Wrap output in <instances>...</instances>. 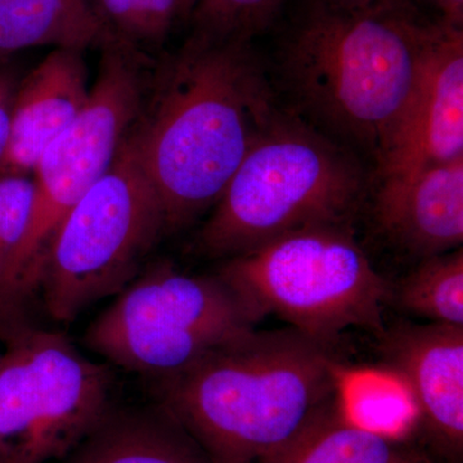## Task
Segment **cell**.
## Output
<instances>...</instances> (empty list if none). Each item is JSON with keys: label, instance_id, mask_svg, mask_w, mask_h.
I'll use <instances>...</instances> for the list:
<instances>
[{"label": "cell", "instance_id": "5", "mask_svg": "<svg viewBox=\"0 0 463 463\" xmlns=\"http://www.w3.org/2000/svg\"><path fill=\"white\" fill-rule=\"evenodd\" d=\"M218 276L261 319L279 317L326 343L350 328L379 336L386 327L392 283L374 269L352 225L291 232L227 259Z\"/></svg>", "mask_w": 463, "mask_h": 463}, {"label": "cell", "instance_id": "20", "mask_svg": "<svg viewBox=\"0 0 463 463\" xmlns=\"http://www.w3.org/2000/svg\"><path fill=\"white\" fill-rule=\"evenodd\" d=\"M33 182L30 176L0 175V298L32 213Z\"/></svg>", "mask_w": 463, "mask_h": 463}, {"label": "cell", "instance_id": "6", "mask_svg": "<svg viewBox=\"0 0 463 463\" xmlns=\"http://www.w3.org/2000/svg\"><path fill=\"white\" fill-rule=\"evenodd\" d=\"M100 48L99 76L87 105L33 169L32 213L0 298L2 318L24 316L27 300L41 286L58 228L108 172L141 116L152 75L147 57L116 41Z\"/></svg>", "mask_w": 463, "mask_h": 463}, {"label": "cell", "instance_id": "11", "mask_svg": "<svg viewBox=\"0 0 463 463\" xmlns=\"http://www.w3.org/2000/svg\"><path fill=\"white\" fill-rule=\"evenodd\" d=\"M463 158V29L441 25L379 178Z\"/></svg>", "mask_w": 463, "mask_h": 463}, {"label": "cell", "instance_id": "13", "mask_svg": "<svg viewBox=\"0 0 463 463\" xmlns=\"http://www.w3.org/2000/svg\"><path fill=\"white\" fill-rule=\"evenodd\" d=\"M83 53L54 48L20 79L0 175L30 176L43 152L81 114L90 94Z\"/></svg>", "mask_w": 463, "mask_h": 463}, {"label": "cell", "instance_id": "19", "mask_svg": "<svg viewBox=\"0 0 463 463\" xmlns=\"http://www.w3.org/2000/svg\"><path fill=\"white\" fill-rule=\"evenodd\" d=\"M286 0H197L191 35L215 42H251L281 14Z\"/></svg>", "mask_w": 463, "mask_h": 463}, {"label": "cell", "instance_id": "9", "mask_svg": "<svg viewBox=\"0 0 463 463\" xmlns=\"http://www.w3.org/2000/svg\"><path fill=\"white\" fill-rule=\"evenodd\" d=\"M2 339L0 463L60 462L111 410L109 368L27 322Z\"/></svg>", "mask_w": 463, "mask_h": 463}, {"label": "cell", "instance_id": "2", "mask_svg": "<svg viewBox=\"0 0 463 463\" xmlns=\"http://www.w3.org/2000/svg\"><path fill=\"white\" fill-rule=\"evenodd\" d=\"M441 25L412 0L358 11L306 2L277 56L285 109L379 165Z\"/></svg>", "mask_w": 463, "mask_h": 463}, {"label": "cell", "instance_id": "17", "mask_svg": "<svg viewBox=\"0 0 463 463\" xmlns=\"http://www.w3.org/2000/svg\"><path fill=\"white\" fill-rule=\"evenodd\" d=\"M390 306L428 323L463 327L462 248L420 260L397 285L392 283Z\"/></svg>", "mask_w": 463, "mask_h": 463}, {"label": "cell", "instance_id": "26", "mask_svg": "<svg viewBox=\"0 0 463 463\" xmlns=\"http://www.w3.org/2000/svg\"><path fill=\"white\" fill-rule=\"evenodd\" d=\"M0 362H2V354H0Z\"/></svg>", "mask_w": 463, "mask_h": 463}, {"label": "cell", "instance_id": "7", "mask_svg": "<svg viewBox=\"0 0 463 463\" xmlns=\"http://www.w3.org/2000/svg\"><path fill=\"white\" fill-rule=\"evenodd\" d=\"M163 236V207L130 133L54 234L39 286L45 309L56 321L71 322L97 301L120 294Z\"/></svg>", "mask_w": 463, "mask_h": 463}, {"label": "cell", "instance_id": "12", "mask_svg": "<svg viewBox=\"0 0 463 463\" xmlns=\"http://www.w3.org/2000/svg\"><path fill=\"white\" fill-rule=\"evenodd\" d=\"M377 227L410 257L428 259L462 248L463 158L380 179Z\"/></svg>", "mask_w": 463, "mask_h": 463}, {"label": "cell", "instance_id": "14", "mask_svg": "<svg viewBox=\"0 0 463 463\" xmlns=\"http://www.w3.org/2000/svg\"><path fill=\"white\" fill-rule=\"evenodd\" d=\"M60 463H212L160 404L109 410Z\"/></svg>", "mask_w": 463, "mask_h": 463}, {"label": "cell", "instance_id": "25", "mask_svg": "<svg viewBox=\"0 0 463 463\" xmlns=\"http://www.w3.org/2000/svg\"><path fill=\"white\" fill-rule=\"evenodd\" d=\"M412 463H431L430 461H428V458H425V457L419 456Z\"/></svg>", "mask_w": 463, "mask_h": 463}, {"label": "cell", "instance_id": "22", "mask_svg": "<svg viewBox=\"0 0 463 463\" xmlns=\"http://www.w3.org/2000/svg\"><path fill=\"white\" fill-rule=\"evenodd\" d=\"M420 9H430L434 20L443 25L463 29V0H412Z\"/></svg>", "mask_w": 463, "mask_h": 463}, {"label": "cell", "instance_id": "24", "mask_svg": "<svg viewBox=\"0 0 463 463\" xmlns=\"http://www.w3.org/2000/svg\"><path fill=\"white\" fill-rule=\"evenodd\" d=\"M197 0H182L183 14L184 18L190 17Z\"/></svg>", "mask_w": 463, "mask_h": 463}, {"label": "cell", "instance_id": "8", "mask_svg": "<svg viewBox=\"0 0 463 463\" xmlns=\"http://www.w3.org/2000/svg\"><path fill=\"white\" fill-rule=\"evenodd\" d=\"M261 317L215 276L160 264L134 279L85 334L97 354L163 379L255 330Z\"/></svg>", "mask_w": 463, "mask_h": 463}, {"label": "cell", "instance_id": "18", "mask_svg": "<svg viewBox=\"0 0 463 463\" xmlns=\"http://www.w3.org/2000/svg\"><path fill=\"white\" fill-rule=\"evenodd\" d=\"M106 36L145 53L163 44L184 18L182 0H90ZM105 41V42H106Z\"/></svg>", "mask_w": 463, "mask_h": 463}, {"label": "cell", "instance_id": "16", "mask_svg": "<svg viewBox=\"0 0 463 463\" xmlns=\"http://www.w3.org/2000/svg\"><path fill=\"white\" fill-rule=\"evenodd\" d=\"M417 457L392 435L352 421L341 395L263 463H412Z\"/></svg>", "mask_w": 463, "mask_h": 463}, {"label": "cell", "instance_id": "21", "mask_svg": "<svg viewBox=\"0 0 463 463\" xmlns=\"http://www.w3.org/2000/svg\"><path fill=\"white\" fill-rule=\"evenodd\" d=\"M20 83L16 70L8 63L0 65V161L7 148L9 125L14 94Z\"/></svg>", "mask_w": 463, "mask_h": 463}, {"label": "cell", "instance_id": "23", "mask_svg": "<svg viewBox=\"0 0 463 463\" xmlns=\"http://www.w3.org/2000/svg\"><path fill=\"white\" fill-rule=\"evenodd\" d=\"M304 2H315L328 8L343 9V11H358V9L368 7L376 0H304Z\"/></svg>", "mask_w": 463, "mask_h": 463}, {"label": "cell", "instance_id": "10", "mask_svg": "<svg viewBox=\"0 0 463 463\" xmlns=\"http://www.w3.org/2000/svg\"><path fill=\"white\" fill-rule=\"evenodd\" d=\"M383 368L403 386L426 437L453 462L463 452V327L401 322L379 336Z\"/></svg>", "mask_w": 463, "mask_h": 463}, {"label": "cell", "instance_id": "1", "mask_svg": "<svg viewBox=\"0 0 463 463\" xmlns=\"http://www.w3.org/2000/svg\"><path fill=\"white\" fill-rule=\"evenodd\" d=\"M155 71L132 137L167 234L215 206L282 106L251 42L190 35Z\"/></svg>", "mask_w": 463, "mask_h": 463}, {"label": "cell", "instance_id": "3", "mask_svg": "<svg viewBox=\"0 0 463 463\" xmlns=\"http://www.w3.org/2000/svg\"><path fill=\"white\" fill-rule=\"evenodd\" d=\"M335 344L289 327L249 331L157 379L161 407L212 463H263L343 395Z\"/></svg>", "mask_w": 463, "mask_h": 463}, {"label": "cell", "instance_id": "4", "mask_svg": "<svg viewBox=\"0 0 463 463\" xmlns=\"http://www.w3.org/2000/svg\"><path fill=\"white\" fill-rule=\"evenodd\" d=\"M367 190L361 157L282 108L233 174L197 237L236 257L317 225H352Z\"/></svg>", "mask_w": 463, "mask_h": 463}, {"label": "cell", "instance_id": "15", "mask_svg": "<svg viewBox=\"0 0 463 463\" xmlns=\"http://www.w3.org/2000/svg\"><path fill=\"white\" fill-rule=\"evenodd\" d=\"M106 39L90 0H0V65L30 48L84 52Z\"/></svg>", "mask_w": 463, "mask_h": 463}]
</instances>
